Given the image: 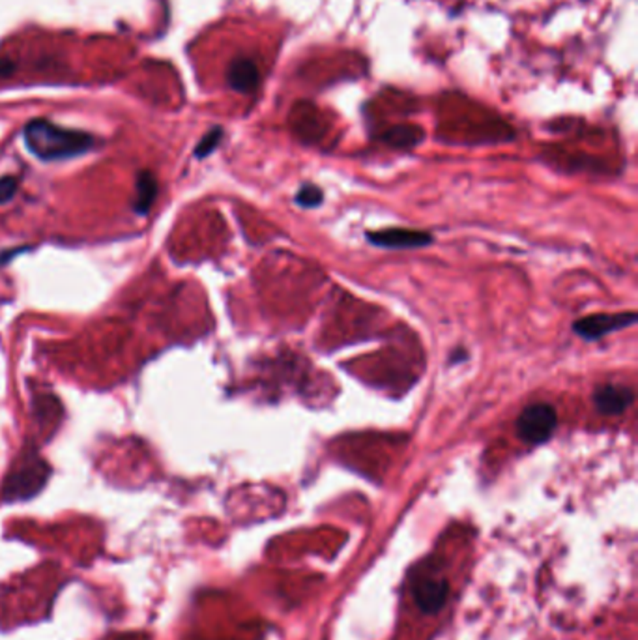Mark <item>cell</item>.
<instances>
[{"mask_svg":"<svg viewBox=\"0 0 638 640\" xmlns=\"http://www.w3.org/2000/svg\"><path fill=\"white\" fill-rule=\"evenodd\" d=\"M13 72V64L8 58H0V77H8Z\"/></svg>","mask_w":638,"mask_h":640,"instance_id":"cell-14","label":"cell"},{"mask_svg":"<svg viewBox=\"0 0 638 640\" xmlns=\"http://www.w3.org/2000/svg\"><path fill=\"white\" fill-rule=\"evenodd\" d=\"M17 188H19V182H17L15 176H3V178H0V204L13 199V195L17 193Z\"/></svg>","mask_w":638,"mask_h":640,"instance_id":"cell-13","label":"cell"},{"mask_svg":"<svg viewBox=\"0 0 638 640\" xmlns=\"http://www.w3.org/2000/svg\"><path fill=\"white\" fill-rule=\"evenodd\" d=\"M49 480V466L38 456H23L12 468L6 485L3 489V497L6 502L29 500L46 487Z\"/></svg>","mask_w":638,"mask_h":640,"instance_id":"cell-2","label":"cell"},{"mask_svg":"<svg viewBox=\"0 0 638 640\" xmlns=\"http://www.w3.org/2000/svg\"><path fill=\"white\" fill-rule=\"evenodd\" d=\"M447 592H449V585L446 579H421L416 583L414 586V597L416 603L423 612L435 614L438 612L446 600H447Z\"/></svg>","mask_w":638,"mask_h":640,"instance_id":"cell-8","label":"cell"},{"mask_svg":"<svg viewBox=\"0 0 638 640\" xmlns=\"http://www.w3.org/2000/svg\"><path fill=\"white\" fill-rule=\"evenodd\" d=\"M322 192L317 188V185H303V188L298 192L296 195V204L303 206V209H315L322 202Z\"/></svg>","mask_w":638,"mask_h":640,"instance_id":"cell-12","label":"cell"},{"mask_svg":"<svg viewBox=\"0 0 638 640\" xmlns=\"http://www.w3.org/2000/svg\"><path fill=\"white\" fill-rule=\"evenodd\" d=\"M638 315L634 311H624V313H597L584 317L581 320H576L573 324L574 334H579L586 341H595L601 339L617 329L633 326L636 322Z\"/></svg>","mask_w":638,"mask_h":640,"instance_id":"cell-4","label":"cell"},{"mask_svg":"<svg viewBox=\"0 0 638 640\" xmlns=\"http://www.w3.org/2000/svg\"><path fill=\"white\" fill-rule=\"evenodd\" d=\"M634 391L622 384H605L593 391V405L600 414L620 416L633 405Z\"/></svg>","mask_w":638,"mask_h":640,"instance_id":"cell-5","label":"cell"},{"mask_svg":"<svg viewBox=\"0 0 638 640\" xmlns=\"http://www.w3.org/2000/svg\"><path fill=\"white\" fill-rule=\"evenodd\" d=\"M558 425V414L549 403L528 405L517 418V435L526 444L547 442Z\"/></svg>","mask_w":638,"mask_h":640,"instance_id":"cell-3","label":"cell"},{"mask_svg":"<svg viewBox=\"0 0 638 640\" xmlns=\"http://www.w3.org/2000/svg\"><path fill=\"white\" fill-rule=\"evenodd\" d=\"M23 139L27 149L36 158L44 161H58L82 156L90 152L96 144L94 135L56 126V124L46 118L30 120L23 130Z\"/></svg>","mask_w":638,"mask_h":640,"instance_id":"cell-1","label":"cell"},{"mask_svg":"<svg viewBox=\"0 0 638 640\" xmlns=\"http://www.w3.org/2000/svg\"><path fill=\"white\" fill-rule=\"evenodd\" d=\"M367 240L377 247H387V250H416V247L429 245L432 236L414 229H384L369 233Z\"/></svg>","mask_w":638,"mask_h":640,"instance_id":"cell-6","label":"cell"},{"mask_svg":"<svg viewBox=\"0 0 638 640\" xmlns=\"http://www.w3.org/2000/svg\"><path fill=\"white\" fill-rule=\"evenodd\" d=\"M159 185H157V178L154 176V173L150 171H140L137 176V195H135V212L144 216L149 214L152 204L157 197Z\"/></svg>","mask_w":638,"mask_h":640,"instance_id":"cell-9","label":"cell"},{"mask_svg":"<svg viewBox=\"0 0 638 640\" xmlns=\"http://www.w3.org/2000/svg\"><path fill=\"white\" fill-rule=\"evenodd\" d=\"M384 141L387 144H391V147H399V149L414 147V144H418L421 141V132L412 128V126H399V128L389 130L384 135Z\"/></svg>","mask_w":638,"mask_h":640,"instance_id":"cell-10","label":"cell"},{"mask_svg":"<svg viewBox=\"0 0 638 640\" xmlns=\"http://www.w3.org/2000/svg\"><path fill=\"white\" fill-rule=\"evenodd\" d=\"M226 82L234 92L251 94L260 85V70L250 56H236L226 68Z\"/></svg>","mask_w":638,"mask_h":640,"instance_id":"cell-7","label":"cell"},{"mask_svg":"<svg viewBox=\"0 0 638 640\" xmlns=\"http://www.w3.org/2000/svg\"><path fill=\"white\" fill-rule=\"evenodd\" d=\"M221 137H223V130L221 128H214L210 130L208 133H206L200 142L197 144V149H195V156L197 158H206V156H210L217 147H219V142H221Z\"/></svg>","mask_w":638,"mask_h":640,"instance_id":"cell-11","label":"cell"}]
</instances>
